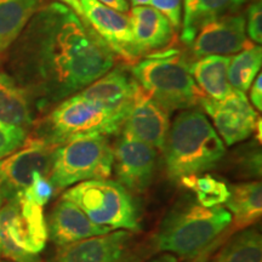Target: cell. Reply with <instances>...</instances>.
<instances>
[{
  "instance_id": "cell-21",
  "label": "cell",
  "mask_w": 262,
  "mask_h": 262,
  "mask_svg": "<svg viewBox=\"0 0 262 262\" xmlns=\"http://www.w3.org/2000/svg\"><path fill=\"white\" fill-rule=\"evenodd\" d=\"M0 122L22 129L33 123L31 96L8 73H0Z\"/></svg>"
},
{
  "instance_id": "cell-3",
  "label": "cell",
  "mask_w": 262,
  "mask_h": 262,
  "mask_svg": "<svg viewBox=\"0 0 262 262\" xmlns=\"http://www.w3.org/2000/svg\"><path fill=\"white\" fill-rule=\"evenodd\" d=\"M231 222L227 209L205 208L189 198L173 205L160 222L153 242L157 250L188 258L225 234Z\"/></svg>"
},
{
  "instance_id": "cell-15",
  "label": "cell",
  "mask_w": 262,
  "mask_h": 262,
  "mask_svg": "<svg viewBox=\"0 0 262 262\" xmlns=\"http://www.w3.org/2000/svg\"><path fill=\"white\" fill-rule=\"evenodd\" d=\"M110 232L112 231L94 224L79 206L64 198L52 209L48 222L49 238L57 247Z\"/></svg>"
},
{
  "instance_id": "cell-5",
  "label": "cell",
  "mask_w": 262,
  "mask_h": 262,
  "mask_svg": "<svg viewBox=\"0 0 262 262\" xmlns=\"http://www.w3.org/2000/svg\"><path fill=\"white\" fill-rule=\"evenodd\" d=\"M125 118L79 94L64 98L47 117L39 137L61 146L77 137L113 135L122 130Z\"/></svg>"
},
{
  "instance_id": "cell-29",
  "label": "cell",
  "mask_w": 262,
  "mask_h": 262,
  "mask_svg": "<svg viewBox=\"0 0 262 262\" xmlns=\"http://www.w3.org/2000/svg\"><path fill=\"white\" fill-rule=\"evenodd\" d=\"M181 3L182 0H150L148 5L165 16L173 29H179L181 26Z\"/></svg>"
},
{
  "instance_id": "cell-8",
  "label": "cell",
  "mask_w": 262,
  "mask_h": 262,
  "mask_svg": "<svg viewBox=\"0 0 262 262\" xmlns=\"http://www.w3.org/2000/svg\"><path fill=\"white\" fill-rule=\"evenodd\" d=\"M55 148L41 137H27L19 148L0 159V199L16 198L38 173L49 178Z\"/></svg>"
},
{
  "instance_id": "cell-33",
  "label": "cell",
  "mask_w": 262,
  "mask_h": 262,
  "mask_svg": "<svg viewBox=\"0 0 262 262\" xmlns=\"http://www.w3.org/2000/svg\"><path fill=\"white\" fill-rule=\"evenodd\" d=\"M97 2L107 6V8L116 10L118 12H122V14H125L130 10V5L127 0H97Z\"/></svg>"
},
{
  "instance_id": "cell-34",
  "label": "cell",
  "mask_w": 262,
  "mask_h": 262,
  "mask_svg": "<svg viewBox=\"0 0 262 262\" xmlns=\"http://www.w3.org/2000/svg\"><path fill=\"white\" fill-rule=\"evenodd\" d=\"M61 4H63L64 6H67L68 9H71L72 11L74 12L78 17L84 19V15H83V9H81V4H80V0H58Z\"/></svg>"
},
{
  "instance_id": "cell-25",
  "label": "cell",
  "mask_w": 262,
  "mask_h": 262,
  "mask_svg": "<svg viewBox=\"0 0 262 262\" xmlns=\"http://www.w3.org/2000/svg\"><path fill=\"white\" fill-rule=\"evenodd\" d=\"M180 185L195 194V201L205 208L221 206L227 202L229 188L226 182L209 175H192L180 180Z\"/></svg>"
},
{
  "instance_id": "cell-4",
  "label": "cell",
  "mask_w": 262,
  "mask_h": 262,
  "mask_svg": "<svg viewBox=\"0 0 262 262\" xmlns=\"http://www.w3.org/2000/svg\"><path fill=\"white\" fill-rule=\"evenodd\" d=\"M134 79L169 113L201 106L206 97L189 73V64L179 51L150 55L133 64Z\"/></svg>"
},
{
  "instance_id": "cell-7",
  "label": "cell",
  "mask_w": 262,
  "mask_h": 262,
  "mask_svg": "<svg viewBox=\"0 0 262 262\" xmlns=\"http://www.w3.org/2000/svg\"><path fill=\"white\" fill-rule=\"evenodd\" d=\"M113 169V147L106 136L77 137L55 148L49 181L62 189L88 180L108 179Z\"/></svg>"
},
{
  "instance_id": "cell-10",
  "label": "cell",
  "mask_w": 262,
  "mask_h": 262,
  "mask_svg": "<svg viewBox=\"0 0 262 262\" xmlns=\"http://www.w3.org/2000/svg\"><path fill=\"white\" fill-rule=\"evenodd\" d=\"M80 4L85 22L106 42L116 57L135 64L141 55L134 41L129 16L107 8L97 0H80Z\"/></svg>"
},
{
  "instance_id": "cell-35",
  "label": "cell",
  "mask_w": 262,
  "mask_h": 262,
  "mask_svg": "<svg viewBox=\"0 0 262 262\" xmlns=\"http://www.w3.org/2000/svg\"><path fill=\"white\" fill-rule=\"evenodd\" d=\"M148 262H179V260L175 255L165 253V254L159 255V256H157L156 258H153V260H150Z\"/></svg>"
},
{
  "instance_id": "cell-1",
  "label": "cell",
  "mask_w": 262,
  "mask_h": 262,
  "mask_svg": "<svg viewBox=\"0 0 262 262\" xmlns=\"http://www.w3.org/2000/svg\"><path fill=\"white\" fill-rule=\"evenodd\" d=\"M11 47L12 78L50 102L85 89L116 63L106 42L61 3L40 6Z\"/></svg>"
},
{
  "instance_id": "cell-17",
  "label": "cell",
  "mask_w": 262,
  "mask_h": 262,
  "mask_svg": "<svg viewBox=\"0 0 262 262\" xmlns=\"http://www.w3.org/2000/svg\"><path fill=\"white\" fill-rule=\"evenodd\" d=\"M134 41L139 54H148L166 48L173 38L168 18L148 5L134 6L129 14Z\"/></svg>"
},
{
  "instance_id": "cell-6",
  "label": "cell",
  "mask_w": 262,
  "mask_h": 262,
  "mask_svg": "<svg viewBox=\"0 0 262 262\" xmlns=\"http://www.w3.org/2000/svg\"><path fill=\"white\" fill-rule=\"evenodd\" d=\"M62 198L73 202L94 224L110 231H139V216L130 192L110 179L77 183Z\"/></svg>"
},
{
  "instance_id": "cell-32",
  "label": "cell",
  "mask_w": 262,
  "mask_h": 262,
  "mask_svg": "<svg viewBox=\"0 0 262 262\" xmlns=\"http://www.w3.org/2000/svg\"><path fill=\"white\" fill-rule=\"evenodd\" d=\"M250 100L257 111L262 110V75L258 73L250 86Z\"/></svg>"
},
{
  "instance_id": "cell-16",
  "label": "cell",
  "mask_w": 262,
  "mask_h": 262,
  "mask_svg": "<svg viewBox=\"0 0 262 262\" xmlns=\"http://www.w3.org/2000/svg\"><path fill=\"white\" fill-rule=\"evenodd\" d=\"M139 83L120 68L108 71L79 93L88 100L126 118L134 102Z\"/></svg>"
},
{
  "instance_id": "cell-26",
  "label": "cell",
  "mask_w": 262,
  "mask_h": 262,
  "mask_svg": "<svg viewBox=\"0 0 262 262\" xmlns=\"http://www.w3.org/2000/svg\"><path fill=\"white\" fill-rule=\"evenodd\" d=\"M26 139V129L0 122V159L5 158L19 148Z\"/></svg>"
},
{
  "instance_id": "cell-9",
  "label": "cell",
  "mask_w": 262,
  "mask_h": 262,
  "mask_svg": "<svg viewBox=\"0 0 262 262\" xmlns=\"http://www.w3.org/2000/svg\"><path fill=\"white\" fill-rule=\"evenodd\" d=\"M201 106L211 118L215 130L219 131L226 146H233L249 139L260 119L245 93L235 89L219 101L204 97Z\"/></svg>"
},
{
  "instance_id": "cell-37",
  "label": "cell",
  "mask_w": 262,
  "mask_h": 262,
  "mask_svg": "<svg viewBox=\"0 0 262 262\" xmlns=\"http://www.w3.org/2000/svg\"><path fill=\"white\" fill-rule=\"evenodd\" d=\"M0 206H2V204H0Z\"/></svg>"
},
{
  "instance_id": "cell-11",
  "label": "cell",
  "mask_w": 262,
  "mask_h": 262,
  "mask_svg": "<svg viewBox=\"0 0 262 262\" xmlns=\"http://www.w3.org/2000/svg\"><path fill=\"white\" fill-rule=\"evenodd\" d=\"M157 164V149L122 134L113 147V168L118 182L129 192L142 193L150 186Z\"/></svg>"
},
{
  "instance_id": "cell-13",
  "label": "cell",
  "mask_w": 262,
  "mask_h": 262,
  "mask_svg": "<svg viewBox=\"0 0 262 262\" xmlns=\"http://www.w3.org/2000/svg\"><path fill=\"white\" fill-rule=\"evenodd\" d=\"M169 116L168 111L156 102L139 84L134 102L124 120L123 134L162 150L170 129Z\"/></svg>"
},
{
  "instance_id": "cell-19",
  "label": "cell",
  "mask_w": 262,
  "mask_h": 262,
  "mask_svg": "<svg viewBox=\"0 0 262 262\" xmlns=\"http://www.w3.org/2000/svg\"><path fill=\"white\" fill-rule=\"evenodd\" d=\"M229 188L225 203L232 216L233 228L242 231L260 220L262 215V186L258 181L235 183Z\"/></svg>"
},
{
  "instance_id": "cell-12",
  "label": "cell",
  "mask_w": 262,
  "mask_h": 262,
  "mask_svg": "<svg viewBox=\"0 0 262 262\" xmlns=\"http://www.w3.org/2000/svg\"><path fill=\"white\" fill-rule=\"evenodd\" d=\"M245 22L243 15L232 14L205 24L191 42L194 56H228L248 48L253 41L247 37Z\"/></svg>"
},
{
  "instance_id": "cell-31",
  "label": "cell",
  "mask_w": 262,
  "mask_h": 262,
  "mask_svg": "<svg viewBox=\"0 0 262 262\" xmlns=\"http://www.w3.org/2000/svg\"><path fill=\"white\" fill-rule=\"evenodd\" d=\"M224 241H225V237L224 234H222L220 238H217L216 241L212 242V243L209 244L208 247H205L203 250L199 251L198 254H195L194 256L188 257V260L186 262H206L208 261V258L211 256L212 253H215V251L220 248V245Z\"/></svg>"
},
{
  "instance_id": "cell-23",
  "label": "cell",
  "mask_w": 262,
  "mask_h": 262,
  "mask_svg": "<svg viewBox=\"0 0 262 262\" xmlns=\"http://www.w3.org/2000/svg\"><path fill=\"white\" fill-rule=\"evenodd\" d=\"M261 63L262 49L260 45L254 42L229 58L227 78L232 89L242 93L250 89L251 84L261 70Z\"/></svg>"
},
{
  "instance_id": "cell-22",
  "label": "cell",
  "mask_w": 262,
  "mask_h": 262,
  "mask_svg": "<svg viewBox=\"0 0 262 262\" xmlns=\"http://www.w3.org/2000/svg\"><path fill=\"white\" fill-rule=\"evenodd\" d=\"M40 8V0H0V55L8 50Z\"/></svg>"
},
{
  "instance_id": "cell-20",
  "label": "cell",
  "mask_w": 262,
  "mask_h": 262,
  "mask_svg": "<svg viewBox=\"0 0 262 262\" xmlns=\"http://www.w3.org/2000/svg\"><path fill=\"white\" fill-rule=\"evenodd\" d=\"M229 58L211 55L189 64V73L206 97L219 101L231 93L232 88L227 78Z\"/></svg>"
},
{
  "instance_id": "cell-28",
  "label": "cell",
  "mask_w": 262,
  "mask_h": 262,
  "mask_svg": "<svg viewBox=\"0 0 262 262\" xmlns=\"http://www.w3.org/2000/svg\"><path fill=\"white\" fill-rule=\"evenodd\" d=\"M247 37L254 44H261L262 41V6L261 0L255 2L248 9V22H245Z\"/></svg>"
},
{
  "instance_id": "cell-27",
  "label": "cell",
  "mask_w": 262,
  "mask_h": 262,
  "mask_svg": "<svg viewBox=\"0 0 262 262\" xmlns=\"http://www.w3.org/2000/svg\"><path fill=\"white\" fill-rule=\"evenodd\" d=\"M54 186L49 181L48 178L42 175H35L33 179L32 185L28 188H26L21 193L22 196L28 199L29 202L35 203V204L44 206L47 203L50 201V198L54 194Z\"/></svg>"
},
{
  "instance_id": "cell-14",
  "label": "cell",
  "mask_w": 262,
  "mask_h": 262,
  "mask_svg": "<svg viewBox=\"0 0 262 262\" xmlns=\"http://www.w3.org/2000/svg\"><path fill=\"white\" fill-rule=\"evenodd\" d=\"M131 242L130 231L119 229L61 245L49 262H124Z\"/></svg>"
},
{
  "instance_id": "cell-30",
  "label": "cell",
  "mask_w": 262,
  "mask_h": 262,
  "mask_svg": "<svg viewBox=\"0 0 262 262\" xmlns=\"http://www.w3.org/2000/svg\"><path fill=\"white\" fill-rule=\"evenodd\" d=\"M238 172L245 178H260L261 176V153L257 149H249L242 159L237 162Z\"/></svg>"
},
{
  "instance_id": "cell-18",
  "label": "cell",
  "mask_w": 262,
  "mask_h": 262,
  "mask_svg": "<svg viewBox=\"0 0 262 262\" xmlns=\"http://www.w3.org/2000/svg\"><path fill=\"white\" fill-rule=\"evenodd\" d=\"M245 3L247 0H183L182 41L189 45L205 24L235 14Z\"/></svg>"
},
{
  "instance_id": "cell-2",
  "label": "cell",
  "mask_w": 262,
  "mask_h": 262,
  "mask_svg": "<svg viewBox=\"0 0 262 262\" xmlns=\"http://www.w3.org/2000/svg\"><path fill=\"white\" fill-rule=\"evenodd\" d=\"M162 150L166 173L175 182L215 168L226 156L217 131L196 110H186L175 118Z\"/></svg>"
},
{
  "instance_id": "cell-36",
  "label": "cell",
  "mask_w": 262,
  "mask_h": 262,
  "mask_svg": "<svg viewBox=\"0 0 262 262\" xmlns=\"http://www.w3.org/2000/svg\"><path fill=\"white\" fill-rule=\"evenodd\" d=\"M150 0H131V4L134 6H140V5H148Z\"/></svg>"
},
{
  "instance_id": "cell-24",
  "label": "cell",
  "mask_w": 262,
  "mask_h": 262,
  "mask_svg": "<svg viewBox=\"0 0 262 262\" xmlns=\"http://www.w3.org/2000/svg\"><path fill=\"white\" fill-rule=\"evenodd\" d=\"M220 249L212 262H262V237L255 228L242 229Z\"/></svg>"
}]
</instances>
